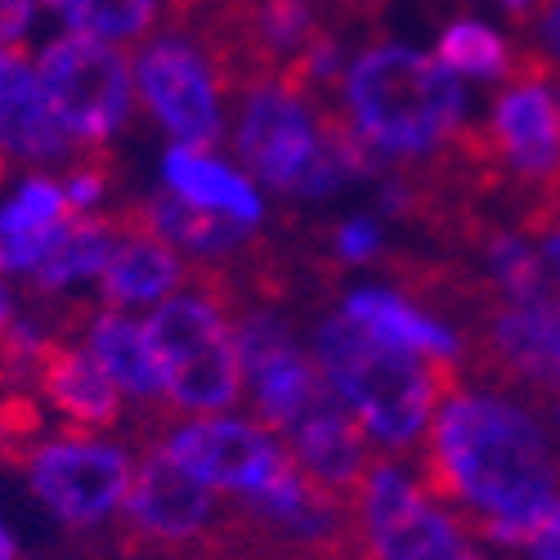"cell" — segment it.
<instances>
[{"mask_svg": "<svg viewBox=\"0 0 560 560\" xmlns=\"http://www.w3.org/2000/svg\"><path fill=\"white\" fill-rule=\"evenodd\" d=\"M314 359L323 382L359 417L368 440L395 453L422 444L440 399L462 377V363H440L372 337L341 310L318 318Z\"/></svg>", "mask_w": 560, "mask_h": 560, "instance_id": "cell-3", "label": "cell"}, {"mask_svg": "<svg viewBox=\"0 0 560 560\" xmlns=\"http://www.w3.org/2000/svg\"><path fill=\"white\" fill-rule=\"evenodd\" d=\"M525 551H529L534 560H560V502H556V506L547 511V516L538 521V529L529 534Z\"/></svg>", "mask_w": 560, "mask_h": 560, "instance_id": "cell-26", "label": "cell"}, {"mask_svg": "<svg viewBox=\"0 0 560 560\" xmlns=\"http://www.w3.org/2000/svg\"><path fill=\"white\" fill-rule=\"evenodd\" d=\"M556 417H560V404H556Z\"/></svg>", "mask_w": 560, "mask_h": 560, "instance_id": "cell-30", "label": "cell"}, {"mask_svg": "<svg viewBox=\"0 0 560 560\" xmlns=\"http://www.w3.org/2000/svg\"><path fill=\"white\" fill-rule=\"evenodd\" d=\"M130 211H135L139 224L153 229L158 238H166L175 252H184L189 260H215V265L238 260L256 243V233H260V229L238 224V220H229V215H215V211L179 202L166 189L130 202Z\"/></svg>", "mask_w": 560, "mask_h": 560, "instance_id": "cell-20", "label": "cell"}, {"mask_svg": "<svg viewBox=\"0 0 560 560\" xmlns=\"http://www.w3.org/2000/svg\"><path fill=\"white\" fill-rule=\"evenodd\" d=\"M32 390L40 395V404H50L77 431H113L121 422L126 395L108 382V372L68 332H59L40 350V359L32 368Z\"/></svg>", "mask_w": 560, "mask_h": 560, "instance_id": "cell-15", "label": "cell"}, {"mask_svg": "<svg viewBox=\"0 0 560 560\" xmlns=\"http://www.w3.org/2000/svg\"><path fill=\"white\" fill-rule=\"evenodd\" d=\"M422 476L431 498L462 506L502 547H525L560 502V453L547 427L521 399L462 377L431 417Z\"/></svg>", "mask_w": 560, "mask_h": 560, "instance_id": "cell-1", "label": "cell"}, {"mask_svg": "<svg viewBox=\"0 0 560 560\" xmlns=\"http://www.w3.org/2000/svg\"><path fill=\"white\" fill-rule=\"evenodd\" d=\"M149 341L162 363L166 404L179 412H224L247 390L233 305L207 278L189 273V292H175L144 318Z\"/></svg>", "mask_w": 560, "mask_h": 560, "instance_id": "cell-4", "label": "cell"}, {"mask_svg": "<svg viewBox=\"0 0 560 560\" xmlns=\"http://www.w3.org/2000/svg\"><path fill=\"white\" fill-rule=\"evenodd\" d=\"M135 90L149 117L189 149H211L224 139V100L229 90L207 59V50L175 27H162L135 55Z\"/></svg>", "mask_w": 560, "mask_h": 560, "instance_id": "cell-8", "label": "cell"}, {"mask_svg": "<svg viewBox=\"0 0 560 560\" xmlns=\"http://www.w3.org/2000/svg\"><path fill=\"white\" fill-rule=\"evenodd\" d=\"M135 457L126 444H113L95 431L63 427V435H40L19 471L27 476L36 502L59 516L72 529L104 525L108 516L126 506L130 485H135Z\"/></svg>", "mask_w": 560, "mask_h": 560, "instance_id": "cell-7", "label": "cell"}, {"mask_svg": "<svg viewBox=\"0 0 560 560\" xmlns=\"http://www.w3.org/2000/svg\"><path fill=\"white\" fill-rule=\"evenodd\" d=\"M337 310L346 318H354L359 328H368L372 337L395 341L412 354H427L440 363L466 359V337L457 332V323H448L444 314H435L431 305H422L417 296H408L390 283H359L341 296Z\"/></svg>", "mask_w": 560, "mask_h": 560, "instance_id": "cell-17", "label": "cell"}, {"mask_svg": "<svg viewBox=\"0 0 560 560\" xmlns=\"http://www.w3.org/2000/svg\"><path fill=\"white\" fill-rule=\"evenodd\" d=\"M40 5L59 14L68 32L100 36L113 45L149 36L166 14V0H40Z\"/></svg>", "mask_w": 560, "mask_h": 560, "instance_id": "cell-22", "label": "cell"}, {"mask_svg": "<svg viewBox=\"0 0 560 560\" xmlns=\"http://www.w3.org/2000/svg\"><path fill=\"white\" fill-rule=\"evenodd\" d=\"M5 448H10V440H5V427H0V462H5Z\"/></svg>", "mask_w": 560, "mask_h": 560, "instance_id": "cell-29", "label": "cell"}, {"mask_svg": "<svg viewBox=\"0 0 560 560\" xmlns=\"http://www.w3.org/2000/svg\"><path fill=\"white\" fill-rule=\"evenodd\" d=\"M337 113L382 166L444 153L471 121L462 77L404 40H368L350 55L337 85Z\"/></svg>", "mask_w": 560, "mask_h": 560, "instance_id": "cell-2", "label": "cell"}, {"mask_svg": "<svg viewBox=\"0 0 560 560\" xmlns=\"http://www.w3.org/2000/svg\"><path fill=\"white\" fill-rule=\"evenodd\" d=\"M215 489L194 480L184 466L162 448L149 444L144 457L135 466V485L121 506V516L130 534L149 538L158 547H184V542H202L211 521H215Z\"/></svg>", "mask_w": 560, "mask_h": 560, "instance_id": "cell-12", "label": "cell"}, {"mask_svg": "<svg viewBox=\"0 0 560 560\" xmlns=\"http://www.w3.org/2000/svg\"><path fill=\"white\" fill-rule=\"evenodd\" d=\"M36 77L45 90L59 130L77 153L108 149L130 126L139 90H135V59L121 55V45L63 32L40 45Z\"/></svg>", "mask_w": 560, "mask_h": 560, "instance_id": "cell-5", "label": "cell"}, {"mask_svg": "<svg viewBox=\"0 0 560 560\" xmlns=\"http://www.w3.org/2000/svg\"><path fill=\"white\" fill-rule=\"evenodd\" d=\"M386 252H390V243H386L382 215H346L332 229L314 233V256L323 260V269H328L332 278L341 269H354V265L386 260Z\"/></svg>", "mask_w": 560, "mask_h": 560, "instance_id": "cell-23", "label": "cell"}, {"mask_svg": "<svg viewBox=\"0 0 560 560\" xmlns=\"http://www.w3.org/2000/svg\"><path fill=\"white\" fill-rule=\"evenodd\" d=\"M40 0H0V45H23Z\"/></svg>", "mask_w": 560, "mask_h": 560, "instance_id": "cell-24", "label": "cell"}, {"mask_svg": "<svg viewBox=\"0 0 560 560\" xmlns=\"http://www.w3.org/2000/svg\"><path fill=\"white\" fill-rule=\"evenodd\" d=\"M529 45H538L551 63H560V0H542V10L534 14V40Z\"/></svg>", "mask_w": 560, "mask_h": 560, "instance_id": "cell-25", "label": "cell"}, {"mask_svg": "<svg viewBox=\"0 0 560 560\" xmlns=\"http://www.w3.org/2000/svg\"><path fill=\"white\" fill-rule=\"evenodd\" d=\"M162 189L175 194L179 202L229 215L238 224H252V229L265 224V198L256 189V179L243 166L220 162L211 149L171 144L162 153Z\"/></svg>", "mask_w": 560, "mask_h": 560, "instance_id": "cell-19", "label": "cell"}, {"mask_svg": "<svg viewBox=\"0 0 560 560\" xmlns=\"http://www.w3.org/2000/svg\"><path fill=\"white\" fill-rule=\"evenodd\" d=\"M466 332L485 377L560 395V292L493 301Z\"/></svg>", "mask_w": 560, "mask_h": 560, "instance_id": "cell-11", "label": "cell"}, {"mask_svg": "<svg viewBox=\"0 0 560 560\" xmlns=\"http://www.w3.org/2000/svg\"><path fill=\"white\" fill-rule=\"evenodd\" d=\"M121 233L113 243V256L100 273V301L113 310H135V305H162L179 288H189L194 260H184L166 238L135 220L130 202H117Z\"/></svg>", "mask_w": 560, "mask_h": 560, "instance_id": "cell-13", "label": "cell"}, {"mask_svg": "<svg viewBox=\"0 0 560 560\" xmlns=\"http://www.w3.org/2000/svg\"><path fill=\"white\" fill-rule=\"evenodd\" d=\"M162 448L207 489L238 493V498L265 489L273 476H283L292 466V453L273 435V427H260L252 417H224V412H202L171 427Z\"/></svg>", "mask_w": 560, "mask_h": 560, "instance_id": "cell-10", "label": "cell"}, {"mask_svg": "<svg viewBox=\"0 0 560 560\" xmlns=\"http://www.w3.org/2000/svg\"><path fill=\"white\" fill-rule=\"evenodd\" d=\"M431 55L462 81H511L521 68L525 45H511L485 19H453L440 27Z\"/></svg>", "mask_w": 560, "mask_h": 560, "instance_id": "cell-21", "label": "cell"}, {"mask_svg": "<svg viewBox=\"0 0 560 560\" xmlns=\"http://www.w3.org/2000/svg\"><path fill=\"white\" fill-rule=\"evenodd\" d=\"M0 153L10 162H36V166L77 158L50 104H45L36 59H27L19 45H0Z\"/></svg>", "mask_w": 560, "mask_h": 560, "instance_id": "cell-16", "label": "cell"}, {"mask_svg": "<svg viewBox=\"0 0 560 560\" xmlns=\"http://www.w3.org/2000/svg\"><path fill=\"white\" fill-rule=\"evenodd\" d=\"M283 444L296 457L301 471L310 480H318L323 489H332L337 498H350L354 485L363 480V471L372 466L368 431L359 427V417L332 395V386L283 431Z\"/></svg>", "mask_w": 560, "mask_h": 560, "instance_id": "cell-14", "label": "cell"}, {"mask_svg": "<svg viewBox=\"0 0 560 560\" xmlns=\"http://www.w3.org/2000/svg\"><path fill=\"white\" fill-rule=\"evenodd\" d=\"M14 318H19V301H14V292L5 288V278H0V332H5Z\"/></svg>", "mask_w": 560, "mask_h": 560, "instance_id": "cell-27", "label": "cell"}, {"mask_svg": "<svg viewBox=\"0 0 560 560\" xmlns=\"http://www.w3.org/2000/svg\"><path fill=\"white\" fill-rule=\"evenodd\" d=\"M0 560H19V542L10 538V529L0 525Z\"/></svg>", "mask_w": 560, "mask_h": 560, "instance_id": "cell-28", "label": "cell"}, {"mask_svg": "<svg viewBox=\"0 0 560 560\" xmlns=\"http://www.w3.org/2000/svg\"><path fill=\"white\" fill-rule=\"evenodd\" d=\"M233 332H238L243 377L256 399L260 422L273 431H288L296 417L328 395V382L318 372V359L301 346L292 323L278 314V305H243L233 314Z\"/></svg>", "mask_w": 560, "mask_h": 560, "instance_id": "cell-9", "label": "cell"}, {"mask_svg": "<svg viewBox=\"0 0 560 560\" xmlns=\"http://www.w3.org/2000/svg\"><path fill=\"white\" fill-rule=\"evenodd\" d=\"M77 341L85 346V354L95 359L108 382L130 399V404H166V382H162V363L158 350L149 341L144 318H135L130 310H113V305H95L85 314Z\"/></svg>", "mask_w": 560, "mask_h": 560, "instance_id": "cell-18", "label": "cell"}, {"mask_svg": "<svg viewBox=\"0 0 560 560\" xmlns=\"http://www.w3.org/2000/svg\"><path fill=\"white\" fill-rule=\"evenodd\" d=\"M354 560H485L448 506L399 471V462H372L350 493Z\"/></svg>", "mask_w": 560, "mask_h": 560, "instance_id": "cell-6", "label": "cell"}]
</instances>
